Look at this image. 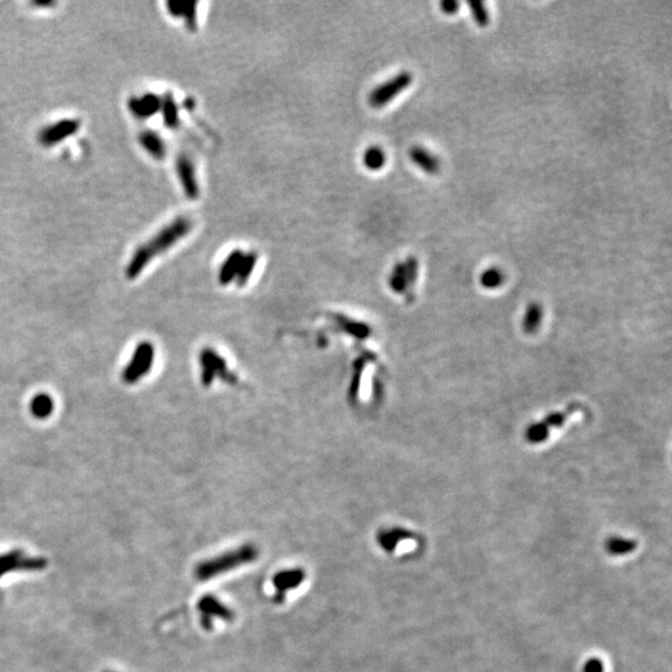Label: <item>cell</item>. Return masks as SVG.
I'll return each mask as SVG.
<instances>
[{"instance_id":"2e32d148","label":"cell","mask_w":672,"mask_h":672,"mask_svg":"<svg viewBox=\"0 0 672 672\" xmlns=\"http://www.w3.org/2000/svg\"><path fill=\"white\" fill-rule=\"evenodd\" d=\"M256 263H258V253L256 251H244L235 280L238 287H244L249 282L251 274L256 269Z\"/></svg>"},{"instance_id":"3957f363","label":"cell","mask_w":672,"mask_h":672,"mask_svg":"<svg viewBox=\"0 0 672 672\" xmlns=\"http://www.w3.org/2000/svg\"><path fill=\"white\" fill-rule=\"evenodd\" d=\"M155 361V347L149 342H141L135 349L132 358L123 368L121 379L126 385H135L151 371Z\"/></svg>"},{"instance_id":"30bf717a","label":"cell","mask_w":672,"mask_h":672,"mask_svg":"<svg viewBox=\"0 0 672 672\" xmlns=\"http://www.w3.org/2000/svg\"><path fill=\"white\" fill-rule=\"evenodd\" d=\"M128 108L135 118L146 120L160 112L161 97L149 92L142 97H131L128 101Z\"/></svg>"},{"instance_id":"e0dca14e","label":"cell","mask_w":672,"mask_h":672,"mask_svg":"<svg viewBox=\"0 0 672 672\" xmlns=\"http://www.w3.org/2000/svg\"><path fill=\"white\" fill-rule=\"evenodd\" d=\"M413 538V534L402 528H394L387 532H382L379 534V543L382 549L392 553L396 549L397 545L402 540Z\"/></svg>"},{"instance_id":"9c48e42d","label":"cell","mask_w":672,"mask_h":672,"mask_svg":"<svg viewBox=\"0 0 672 672\" xmlns=\"http://www.w3.org/2000/svg\"><path fill=\"white\" fill-rule=\"evenodd\" d=\"M199 611H201V619H202L203 626L206 629H211L213 623L217 620L233 619V611L228 606H225L222 602H219L216 597H203L202 600L199 602Z\"/></svg>"},{"instance_id":"5b68a950","label":"cell","mask_w":672,"mask_h":672,"mask_svg":"<svg viewBox=\"0 0 672 672\" xmlns=\"http://www.w3.org/2000/svg\"><path fill=\"white\" fill-rule=\"evenodd\" d=\"M81 123L77 118H64L43 128L39 134V142L44 147H53L76 134Z\"/></svg>"},{"instance_id":"7402d4cb","label":"cell","mask_w":672,"mask_h":672,"mask_svg":"<svg viewBox=\"0 0 672 672\" xmlns=\"http://www.w3.org/2000/svg\"><path fill=\"white\" fill-rule=\"evenodd\" d=\"M502 280H503V274L497 268H491L480 275V283L487 288H494L502 283Z\"/></svg>"},{"instance_id":"8fae6325","label":"cell","mask_w":672,"mask_h":672,"mask_svg":"<svg viewBox=\"0 0 672 672\" xmlns=\"http://www.w3.org/2000/svg\"><path fill=\"white\" fill-rule=\"evenodd\" d=\"M305 573L301 569H292V571H285L279 573L273 584L275 587V602L280 603L283 602V597H285L287 592L297 589V587L304 582Z\"/></svg>"},{"instance_id":"4fadbf2b","label":"cell","mask_w":672,"mask_h":672,"mask_svg":"<svg viewBox=\"0 0 672 672\" xmlns=\"http://www.w3.org/2000/svg\"><path fill=\"white\" fill-rule=\"evenodd\" d=\"M243 254L244 251L242 249H233L228 256H225V259L219 268L218 282L220 285L227 287L235 282Z\"/></svg>"},{"instance_id":"cb8c5ba5","label":"cell","mask_w":672,"mask_h":672,"mask_svg":"<svg viewBox=\"0 0 672 672\" xmlns=\"http://www.w3.org/2000/svg\"><path fill=\"white\" fill-rule=\"evenodd\" d=\"M188 1H168L167 3V9L168 13L175 18H183L185 11H186Z\"/></svg>"},{"instance_id":"d6986e66","label":"cell","mask_w":672,"mask_h":672,"mask_svg":"<svg viewBox=\"0 0 672 672\" xmlns=\"http://www.w3.org/2000/svg\"><path fill=\"white\" fill-rule=\"evenodd\" d=\"M30 411H32V416L37 417L39 420L46 418L53 413V399L46 394L34 396V399L30 402Z\"/></svg>"},{"instance_id":"ba28073f","label":"cell","mask_w":672,"mask_h":672,"mask_svg":"<svg viewBox=\"0 0 672 672\" xmlns=\"http://www.w3.org/2000/svg\"><path fill=\"white\" fill-rule=\"evenodd\" d=\"M201 363V378L203 384L209 385L213 382L216 378H223L228 373L227 361L224 360L218 352L212 349H206L201 352L199 356Z\"/></svg>"},{"instance_id":"ac0fdd59","label":"cell","mask_w":672,"mask_h":672,"mask_svg":"<svg viewBox=\"0 0 672 672\" xmlns=\"http://www.w3.org/2000/svg\"><path fill=\"white\" fill-rule=\"evenodd\" d=\"M386 154L379 146H370L363 152V163L370 171H380L386 165Z\"/></svg>"},{"instance_id":"ffe728a7","label":"cell","mask_w":672,"mask_h":672,"mask_svg":"<svg viewBox=\"0 0 672 672\" xmlns=\"http://www.w3.org/2000/svg\"><path fill=\"white\" fill-rule=\"evenodd\" d=\"M636 548H637V543L635 540L619 538V537L608 539V542L605 545V549L609 554L611 555L629 554V553H633Z\"/></svg>"},{"instance_id":"484cf974","label":"cell","mask_w":672,"mask_h":672,"mask_svg":"<svg viewBox=\"0 0 672 672\" xmlns=\"http://www.w3.org/2000/svg\"><path fill=\"white\" fill-rule=\"evenodd\" d=\"M584 672H604V664L599 659H590L584 666Z\"/></svg>"},{"instance_id":"52a82bcc","label":"cell","mask_w":672,"mask_h":672,"mask_svg":"<svg viewBox=\"0 0 672 672\" xmlns=\"http://www.w3.org/2000/svg\"><path fill=\"white\" fill-rule=\"evenodd\" d=\"M418 274V261L416 258L410 256L406 261L397 263L390 274L389 283L391 289L396 293H404L407 287L416 283Z\"/></svg>"},{"instance_id":"44dd1931","label":"cell","mask_w":672,"mask_h":672,"mask_svg":"<svg viewBox=\"0 0 672 672\" xmlns=\"http://www.w3.org/2000/svg\"><path fill=\"white\" fill-rule=\"evenodd\" d=\"M471 15L478 27H485L490 24V13L482 1H470Z\"/></svg>"},{"instance_id":"9a60e30c","label":"cell","mask_w":672,"mask_h":672,"mask_svg":"<svg viewBox=\"0 0 672 672\" xmlns=\"http://www.w3.org/2000/svg\"><path fill=\"white\" fill-rule=\"evenodd\" d=\"M161 112L163 118V123L171 130H176L180 126V107L177 105L175 97L171 94H166L161 97Z\"/></svg>"},{"instance_id":"5bb4252c","label":"cell","mask_w":672,"mask_h":672,"mask_svg":"<svg viewBox=\"0 0 672 672\" xmlns=\"http://www.w3.org/2000/svg\"><path fill=\"white\" fill-rule=\"evenodd\" d=\"M139 139L141 146L152 158L157 161L165 158L167 155V146H166L165 139L161 137L160 134L151 130H146L139 135Z\"/></svg>"},{"instance_id":"277c9868","label":"cell","mask_w":672,"mask_h":672,"mask_svg":"<svg viewBox=\"0 0 672 672\" xmlns=\"http://www.w3.org/2000/svg\"><path fill=\"white\" fill-rule=\"evenodd\" d=\"M412 75L409 71H402L387 81L371 90L368 94V104L373 108H381L387 106L390 102L399 97L411 85Z\"/></svg>"},{"instance_id":"7c38bea8","label":"cell","mask_w":672,"mask_h":672,"mask_svg":"<svg viewBox=\"0 0 672 672\" xmlns=\"http://www.w3.org/2000/svg\"><path fill=\"white\" fill-rule=\"evenodd\" d=\"M409 156L410 160L427 175H437L441 170V162L437 156L422 146L411 147Z\"/></svg>"},{"instance_id":"603a6c76","label":"cell","mask_w":672,"mask_h":672,"mask_svg":"<svg viewBox=\"0 0 672 672\" xmlns=\"http://www.w3.org/2000/svg\"><path fill=\"white\" fill-rule=\"evenodd\" d=\"M197 6L198 3H196V1H188V6H187L185 15H183L186 27L191 32H196V29H197Z\"/></svg>"},{"instance_id":"6da1fadb","label":"cell","mask_w":672,"mask_h":672,"mask_svg":"<svg viewBox=\"0 0 672 672\" xmlns=\"http://www.w3.org/2000/svg\"><path fill=\"white\" fill-rule=\"evenodd\" d=\"M192 220L188 217H183V216L177 217L176 219L172 220L171 223L165 225L149 242H146L135 251L131 259L128 261L126 270H125L127 279L134 280L139 277V274L144 272L146 267L155 259L156 256H161L162 253L168 251L170 248L177 244L182 238H185L189 235V232L192 230Z\"/></svg>"},{"instance_id":"8992f818","label":"cell","mask_w":672,"mask_h":672,"mask_svg":"<svg viewBox=\"0 0 672 672\" xmlns=\"http://www.w3.org/2000/svg\"><path fill=\"white\" fill-rule=\"evenodd\" d=\"M176 171L178 181L181 183L183 193L191 201L197 199L199 196V183H198L196 166L192 158L186 154H181L177 157Z\"/></svg>"},{"instance_id":"7a4b0ae2","label":"cell","mask_w":672,"mask_h":672,"mask_svg":"<svg viewBox=\"0 0 672 672\" xmlns=\"http://www.w3.org/2000/svg\"><path fill=\"white\" fill-rule=\"evenodd\" d=\"M258 550L253 545H243L238 549L227 552L224 554L216 556L214 559L206 560L198 566L196 575L199 580L207 582L214 576L222 575L228 571L237 569L238 566H246L256 559Z\"/></svg>"},{"instance_id":"d4e9b609","label":"cell","mask_w":672,"mask_h":672,"mask_svg":"<svg viewBox=\"0 0 672 672\" xmlns=\"http://www.w3.org/2000/svg\"><path fill=\"white\" fill-rule=\"evenodd\" d=\"M440 8H441V11H442V13H444V14L454 15V14H456V13L459 11V1H454V0H446V1H442V3L440 4Z\"/></svg>"}]
</instances>
